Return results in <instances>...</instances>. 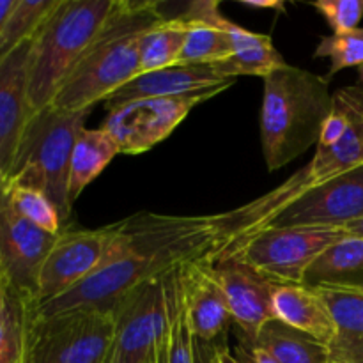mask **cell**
<instances>
[{"label":"cell","mask_w":363,"mask_h":363,"mask_svg":"<svg viewBox=\"0 0 363 363\" xmlns=\"http://www.w3.org/2000/svg\"><path fill=\"white\" fill-rule=\"evenodd\" d=\"M358 78H360V85H358V87H360L363 92V66L358 67Z\"/></svg>","instance_id":"obj_38"},{"label":"cell","mask_w":363,"mask_h":363,"mask_svg":"<svg viewBox=\"0 0 363 363\" xmlns=\"http://www.w3.org/2000/svg\"><path fill=\"white\" fill-rule=\"evenodd\" d=\"M234 80V78H233ZM211 64H177L165 69L140 73L133 80L113 92L105 101V108H116L124 103L147 98H174V96L194 94L216 85L227 84Z\"/></svg>","instance_id":"obj_17"},{"label":"cell","mask_w":363,"mask_h":363,"mask_svg":"<svg viewBox=\"0 0 363 363\" xmlns=\"http://www.w3.org/2000/svg\"><path fill=\"white\" fill-rule=\"evenodd\" d=\"M314 57L330 60L328 80L346 67L363 66V28L325 35L319 41Z\"/></svg>","instance_id":"obj_29"},{"label":"cell","mask_w":363,"mask_h":363,"mask_svg":"<svg viewBox=\"0 0 363 363\" xmlns=\"http://www.w3.org/2000/svg\"><path fill=\"white\" fill-rule=\"evenodd\" d=\"M303 286L363 289V238L347 236L323 252L308 268Z\"/></svg>","instance_id":"obj_23"},{"label":"cell","mask_w":363,"mask_h":363,"mask_svg":"<svg viewBox=\"0 0 363 363\" xmlns=\"http://www.w3.org/2000/svg\"><path fill=\"white\" fill-rule=\"evenodd\" d=\"M350 116H347V112L344 110V106L335 101V108H333V112L330 113V117L325 121V124H323L318 147H332V145L339 144V142L346 137L347 131H350Z\"/></svg>","instance_id":"obj_31"},{"label":"cell","mask_w":363,"mask_h":363,"mask_svg":"<svg viewBox=\"0 0 363 363\" xmlns=\"http://www.w3.org/2000/svg\"><path fill=\"white\" fill-rule=\"evenodd\" d=\"M91 110L64 112L53 106L34 113L21 137L6 184L34 188L55 204L62 223L69 222L73 206L67 195L69 163L78 133Z\"/></svg>","instance_id":"obj_6"},{"label":"cell","mask_w":363,"mask_h":363,"mask_svg":"<svg viewBox=\"0 0 363 363\" xmlns=\"http://www.w3.org/2000/svg\"><path fill=\"white\" fill-rule=\"evenodd\" d=\"M60 0H18L0 34V57L34 39Z\"/></svg>","instance_id":"obj_27"},{"label":"cell","mask_w":363,"mask_h":363,"mask_svg":"<svg viewBox=\"0 0 363 363\" xmlns=\"http://www.w3.org/2000/svg\"><path fill=\"white\" fill-rule=\"evenodd\" d=\"M344 230H346V234L350 238H363V218L347 223V225L344 227Z\"/></svg>","instance_id":"obj_37"},{"label":"cell","mask_w":363,"mask_h":363,"mask_svg":"<svg viewBox=\"0 0 363 363\" xmlns=\"http://www.w3.org/2000/svg\"><path fill=\"white\" fill-rule=\"evenodd\" d=\"M121 155L119 145L112 135L103 128H84L74 142L73 155L69 163V181H67V195L71 206L77 202L82 191L112 163V160Z\"/></svg>","instance_id":"obj_22"},{"label":"cell","mask_w":363,"mask_h":363,"mask_svg":"<svg viewBox=\"0 0 363 363\" xmlns=\"http://www.w3.org/2000/svg\"><path fill=\"white\" fill-rule=\"evenodd\" d=\"M333 108L328 78L289 64L264 77L259 126L269 172L318 147L323 124Z\"/></svg>","instance_id":"obj_3"},{"label":"cell","mask_w":363,"mask_h":363,"mask_svg":"<svg viewBox=\"0 0 363 363\" xmlns=\"http://www.w3.org/2000/svg\"><path fill=\"white\" fill-rule=\"evenodd\" d=\"M167 18L158 2L117 0L116 9L53 99V108L64 112L92 110L96 103H105L138 77L142 39Z\"/></svg>","instance_id":"obj_2"},{"label":"cell","mask_w":363,"mask_h":363,"mask_svg":"<svg viewBox=\"0 0 363 363\" xmlns=\"http://www.w3.org/2000/svg\"><path fill=\"white\" fill-rule=\"evenodd\" d=\"M4 186H6V181H4V176H2V172H0V191L4 190Z\"/></svg>","instance_id":"obj_39"},{"label":"cell","mask_w":363,"mask_h":363,"mask_svg":"<svg viewBox=\"0 0 363 363\" xmlns=\"http://www.w3.org/2000/svg\"><path fill=\"white\" fill-rule=\"evenodd\" d=\"M360 218H363V165L305 191L259 230L269 227H346Z\"/></svg>","instance_id":"obj_12"},{"label":"cell","mask_w":363,"mask_h":363,"mask_svg":"<svg viewBox=\"0 0 363 363\" xmlns=\"http://www.w3.org/2000/svg\"><path fill=\"white\" fill-rule=\"evenodd\" d=\"M211 269L229 301L238 335L252 340L269 319H275L273 293L277 284L236 257L215 259Z\"/></svg>","instance_id":"obj_14"},{"label":"cell","mask_w":363,"mask_h":363,"mask_svg":"<svg viewBox=\"0 0 363 363\" xmlns=\"http://www.w3.org/2000/svg\"><path fill=\"white\" fill-rule=\"evenodd\" d=\"M245 7H250V9H277L282 11L286 4L279 2V0H241Z\"/></svg>","instance_id":"obj_35"},{"label":"cell","mask_w":363,"mask_h":363,"mask_svg":"<svg viewBox=\"0 0 363 363\" xmlns=\"http://www.w3.org/2000/svg\"><path fill=\"white\" fill-rule=\"evenodd\" d=\"M312 7L325 18L333 34L354 30L363 18V0H318Z\"/></svg>","instance_id":"obj_30"},{"label":"cell","mask_w":363,"mask_h":363,"mask_svg":"<svg viewBox=\"0 0 363 363\" xmlns=\"http://www.w3.org/2000/svg\"><path fill=\"white\" fill-rule=\"evenodd\" d=\"M213 363H238L234 353L227 347L223 340L213 344Z\"/></svg>","instance_id":"obj_33"},{"label":"cell","mask_w":363,"mask_h":363,"mask_svg":"<svg viewBox=\"0 0 363 363\" xmlns=\"http://www.w3.org/2000/svg\"><path fill=\"white\" fill-rule=\"evenodd\" d=\"M234 84L236 80L194 94L147 98L124 103L116 108L106 110L108 113L101 128L112 135L119 145L121 155H142L169 138L195 106L215 98Z\"/></svg>","instance_id":"obj_9"},{"label":"cell","mask_w":363,"mask_h":363,"mask_svg":"<svg viewBox=\"0 0 363 363\" xmlns=\"http://www.w3.org/2000/svg\"><path fill=\"white\" fill-rule=\"evenodd\" d=\"M181 300L194 339L215 344L233 323L225 293L213 275L211 261L199 259L177 269Z\"/></svg>","instance_id":"obj_15"},{"label":"cell","mask_w":363,"mask_h":363,"mask_svg":"<svg viewBox=\"0 0 363 363\" xmlns=\"http://www.w3.org/2000/svg\"><path fill=\"white\" fill-rule=\"evenodd\" d=\"M112 312L116 325L105 363H155L167 330L165 277L135 287Z\"/></svg>","instance_id":"obj_10"},{"label":"cell","mask_w":363,"mask_h":363,"mask_svg":"<svg viewBox=\"0 0 363 363\" xmlns=\"http://www.w3.org/2000/svg\"><path fill=\"white\" fill-rule=\"evenodd\" d=\"M188 25L181 16L167 18L151 28L140 43V73L177 66L186 43Z\"/></svg>","instance_id":"obj_26"},{"label":"cell","mask_w":363,"mask_h":363,"mask_svg":"<svg viewBox=\"0 0 363 363\" xmlns=\"http://www.w3.org/2000/svg\"><path fill=\"white\" fill-rule=\"evenodd\" d=\"M252 342L272 354L277 363H330L326 344L277 318L269 319Z\"/></svg>","instance_id":"obj_24"},{"label":"cell","mask_w":363,"mask_h":363,"mask_svg":"<svg viewBox=\"0 0 363 363\" xmlns=\"http://www.w3.org/2000/svg\"><path fill=\"white\" fill-rule=\"evenodd\" d=\"M113 325V312L105 308L35 319L27 363H105Z\"/></svg>","instance_id":"obj_8"},{"label":"cell","mask_w":363,"mask_h":363,"mask_svg":"<svg viewBox=\"0 0 363 363\" xmlns=\"http://www.w3.org/2000/svg\"><path fill=\"white\" fill-rule=\"evenodd\" d=\"M216 215L174 216L137 213L119 222L112 254L101 268L67 293L35 305V319L105 308L142 284L163 279L188 262L211 259L218 247Z\"/></svg>","instance_id":"obj_1"},{"label":"cell","mask_w":363,"mask_h":363,"mask_svg":"<svg viewBox=\"0 0 363 363\" xmlns=\"http://www.w3.org/2000/svg\"><path fill=\"white\" fill-rule=\"evenodd\" d=\"M117 0H60L32 39L28 103L32 113L53 105L71 71L106 23Z\"/></svg>","instance_id":"obj_5"},{"label":"cell","mask_w":363,"mask_h":363,"mask_svg":"<svg viewBox=\"0 0 363 363\" xmlns=\"http://www.w3.org/2000/svg\"><path fill=\"white\" fill-rule=\"evenodd\" d=\"M32 39L0 57V172L4 181L13 169L21 137L32 119L28 103V60Z\"/></svg>","instance_id":"obj_16"},{"label":"cell","mask_w":363,"mask_h":363,"mask_svg":"<svg viewBox=\"0 0 363 363\" xmlns=\"http://www.w3.org/2000/svg\"><path fill=\"white\" fill-rule=\"evenodd\" d=\"M119 223L101 229H64L57 236L35 279V303L67 293L98 272L112 254Z\"/></svg>","instance_id":"obj_11"},{"label":"cell","mask_w":363,"mask_h":363,"mask_svg":"<svg viewBox=\"0 0 363 363\" xmlns=\"http://www.w3.org/2000/svg\"><path fill=\"white\" fill-rule=\"evenodd\" d=\"M344 238V227H269L220 248L209 261L236 257L277 286L303 284L319 255Z\"/></svg>","instance_id":"obj_7"},{"label":"cell","mask_w":363,"mask_h":363,"mask_svg":"<svg viewBox=\"0 0 363 363\" xmlns=\"http://www.w3.org/2000/svg\"><path fill=\"white\" fill-rule=\"evenodd\" d=\"M35 305L0 272V363H27Z\"/></svg>","instance_id":"obj_21"},{"label":"cell","mask_w":363,"mask_h":363,"mask_svg":"<svg viewBox=\"0 0 363 363\" xmlns=\"http://www.w3.org/2000/svg\"><path fill=\"white\" fill-rule=\"evenodd\" d=\"M220 27L227 32L233 48V55L222 62L211 64L220 77L227 80H236L238 77H268L273 71L287 66L282 53L275 48L272 38L264 34H255L241 25L234 23L223 16L220 11L216 16Z\"/></svg>","instance_id":"obj_19"},{"label":"cell","mask_w":363,"mask_h":363,"mask_svg":"<svg viewBox=\"0 0 363 363\" xmlns=\"http://www.w3.org/2000/svg\"><path fill=\"white\" fill-rule=\"evenodd\" d=\"M55 240L57 236L45 233L16 213L6 190L0 191V272L34 300L39 268Z\"/></svg>","instance_id":"obj_13"},{"label":"cell","mask_w":363,"mask_h":363,"mask_svg":"<svg viewBox=\"0 0 363 363\" xmlns=\"http://www.w3.org/2000/svg\"><path fill=\"white\" fill-rule=\"evenodd\" d=\"M195 363H213V344L194 339Z\"/></svg>","instance_id":"obj_34"},{"label":"cell","mask_w":363,"mask_h":363,"mask_svg":"<svg viewBox=\"0 0 363 363\" xmlns=\"http://www.w3.org/2000/svg\"><path fill=\"white\" fill-rule=\"evenodd\" d=\"M234 358L238 363H277L272 354L266 353L262 347L255 346L252 340L238 335V346L234 350Z\"/></svg>","instance_id":"obj_32"},{"label":"cell","mask_w":363,"mask_h":363,"mask_svg":"<svg viewBox=\"0 0 363 363\" xmlns=\"http://www.w3.org/2000/svg\"><path fill=\"white\" fill-rule=\"evenodd\" d=\"M328 305L335 333L328 344L330 363H363V289L312 287Z\"/></svg>","instance_id":"obj_18"},{"label":"cell","mask_w":363,"mask_h":363,"mask_svg":"<svg viewBox=\"0 0 363 363\" xmlns=\"http://www.w3.org/2000/svg\"><path fill=\"white\" fill-rule=\"evenodd\" d=\"M18 0H0V34L4 30V25H6L7 18L11 16L13 9L16 7Z\"/></svg>","instance_id":"obj_36"},{"label":"cell","mask_w":363,"mask_h":363,"mask_svg":"<svg viewBox=\"0 0 363 363\" xmlns=\"http://www.w3.org/2000/svg\"><path fill=\"white\" fill-rule=\"evenodd\" d=\"M4 190H6L11 206L25 220L34 223L45 233L53 234V236H59L62 233V218H60L55 204L43 191L34 190V188L18 186V184H6Z\"/></svg>","instance_id":"obj_28"},{"label":"cell","mask_w":363,"mask_h":363,"mask_svg":"<svg viewBox=\"0 0 363 363\" xmlns=\"http://www.w3.org/2000/svg\"><path fill=\"white\" fill-rule=\"evenodd\" d=\"M337 103L344 106L351 119L350 131L339 144L332 147H315V155L303 169L296 170L287 177L280 186L268 191L262 197L240 206L238 209L227 213H218L220 234L218 247H227L230 243L250 236L261 229L272 216L289 202L303 195L305 191L340 176L351 169L363 165V92L358 85L339 89L333 94ZM215 252V254H216Z\"/></svg>","instance_id":"obj_4"},{"label":"cell","mask_w":363,"mask_h":363,"mask_svg":"<svg viewBox=\"0 0 363 363\" xmlns=\"http://www.w3.org/2000/svg\"><path fill=\"white\" fill-rule=\"evenodd\" d=\"M273 314L279 321L314 337L328 346L335 326L328 305L319 293L303 284H280L273 293Z\"/></svg>","instance_id":"obj_20"},{"label":"cell","mask_w":363,"mask_h":363,"mask_svg":"<svg viewBox=\"0 0 363 363\" xmlns=\"http://www.w3.org/2000/svg\"><path fill=\"white\" fill-rule=\"evenodd\" d=\"M167 330L156 350L155 363H195L194 335L188 328L177 272L165 277Z\"/></svg>","instance_id":"obj_25"}]
</instances>
